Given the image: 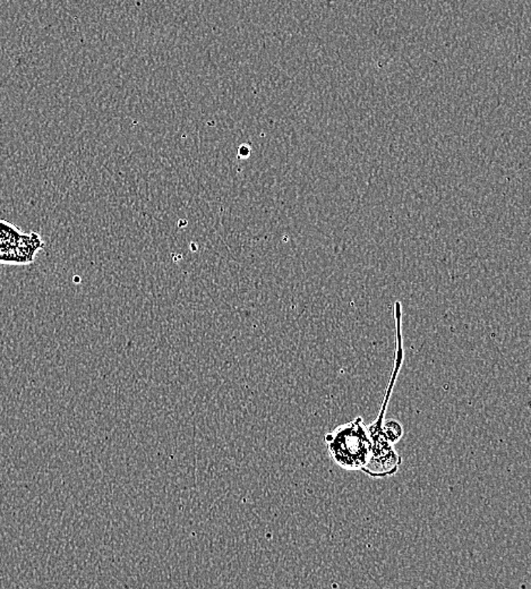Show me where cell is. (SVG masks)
<instances>
[{
    "mask_svg": "<svg viewBox=\"0 0 531 589\" xmlns=\"http://www.w3.org/2000/svg\"><path fill=\"white\" fill-rule=\"evenodd\" d=\"M334 463L347 471H363L372 452V439L361 417L341 425L325 436Z\"/></svg>",
    "mask_w": 531,
    "mask_h": 589,
    "instance_id": "1",
    "label": "cell"
},
{
    "mask_svg": "<svg viewBox=\"0 0 531 589\" xmlns=\"http://www.w3.org/2000/svg\"><path fill=\"white\" fill-rule=\"evenodd\" d=\"M44 242L36 232H24L9 221L0 219V263L32 265Z\"/></svg>",
    "mask_w": 531,
    "mask_h": 589,
    "instance_id": "2",
    "label": "cell"
},
{
    "mask_svg": "<svg viewBox=\"0 0 531 589\" xmlns=\"http://www.w3.org/2000/svg\"><path fill=\"white\" fill-rule=\"evenodd\" d=\"M249 155H251V148H249L248 144H242L239 150H238V155H239L240 158H248Z\"/></svg>",
    "mask_w": 531,
    "mask_h": 589,
    "instance_id": "3",
    "label": "cell"
}]
</instances>
